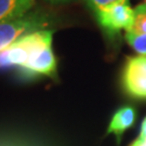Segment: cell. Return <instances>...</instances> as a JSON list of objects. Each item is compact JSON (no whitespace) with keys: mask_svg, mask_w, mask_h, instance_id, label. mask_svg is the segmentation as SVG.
<instances>
[{"mask_svg":"<svg viewBox=\"0 0 146 146\" xmlns=\"http://www.w3.org/2000/svg\"><path fill=\"white\" fill-rule=\"evenodd\" d=\"M88 5L93 10V12L103 10L108 7L120 3V2H129V0H86Z\"/></svg>","mask_w":146,"mask_h":146,"instance_id":"obj_9","label":"cell"},{"mask_svg":"<svg viewBox=\"0 0 146 146\" xmlns=\"http://www.w3.org/2000/svg\"><path fill=\"white\" fill-rule=\"evenodd\" d=\"M50 2H66V1H70V0H47Z\"/></svg>","mask_w":146,"mask_h":146,"instance_id":"obj_12","label":"cell"},{"mask_svg":"<svg viewBox=\"0 0 146 146\" xmlns=\"http://www.w3.org/2000/svg\"><path fill=\"white\" fill-rule=\"evenodd\" d=\"M53 31L41 29L25 36L0 52V67H19L29 76L53 77L58 63L52 49Z\"/></svg>","mask_w":146,"mask_h":146,"instance_id":"obj_1","label":"cell"},{"mask_svg":"<svg viewBox=\"0 0 146 146\" xmlns=\"http://www.w3.org/2000/svg\"><path fill=\"white\" fill-rule=\"evenodd\" d=\"M136 119V111L132 106L120 107L114 113L110 121L106 134H114L119 144L125 131L134 125Z\"/></svg>","mask_w":146,"mask_h":146,"instance_id":"obj_5","label":"cell"},{"mask_svg":"<svg viewBox=\"0 0 146 146\" xmlns=\"http://www.w3.org/2000/svg\"><path fill=\"white\" fill-rule=\"evenodd\" d=\"M50 25V16L42 11H31L22 17L0 23V52L34 31L46 29Z\"/></svg>","mask_w":146,"mask_h":146,"instance_id":"obj_2","label":"cell"},{"mask_svg":"<svg viewBox=\"0 0 146 146\" xmlns=\"http://www.w3.org/2000/svg\"><path fill=\"white\" fill-rule=\"evenodd\" d=\"M127 31L134 35H146V2L134 9V21Z\"/></svg>","mask_w":146,"mask_h":146,"instance_id":"obj_7","label":"cell"},{"mask_svg":"<svg viewBox=\"0 0 146 146\" xmlns=\"http://www.w3.org/2000/svg\"><path fill=\"white\" fill-rule=\"evenodd\" d=\"M99 25L106 34L116 35L122 29L128 31L134 21V9L129 2H120L106 9L94 12Z\"/></svg>","mask_w":146,"mask_h":146,"instance_id":"obj_4","label":"cell"},{"mask_svg":"<svg viewBox=\"0 0 146 146\" xmlns=\"http://www.w3.org/2000/svg\"><path fill=\"white\" fill-rule=\"evenodd\" d=\"M125 40L139 55H146V35H134L125 31Z\"/></svg>","mask_w":146,"mask_h":146,"instance_id":"obj_8","label":"cell"},{"mask_svg":"<svg viewBox=\"0 0 146 146\" xmlns=\"http://www.w3.org/2000/svg\"><path fill=\"white\" fill-rule=\"evenodd\" d=\"M34 5L35 0H0V23L24 16Z\"/></svg>","mask_w":146,"mask_h":146,"instance_id":"obj_6","label":"cell"},{"mask_svg":"<svg viewBox=\"0 0 146 146\" xmlns=\"http://www.w3.org/2000/svg\"><path fill=\"white\" fill-rule=\"evenodd\" d=\"M130 146H146V137H137Z\"/></svg>","mask_w":146,"mask_h":146,"instance_id":"obj_10","label":"cell"},{"mask_svg":"<svg viewBox=\"0 0 146 146\" xmlns=\"http://www.w3.org/2000/svg\"><path fill=\"white\" fill-rule=\"evenodd\" d=\"M140 137H146V117L145 119L143 120L141 125V132H140Z\"/></svg>","mask_w":146,"mask_h":146,"instance_id":"obj_11","label":"cell"},{"mask_svg":"<svg viewBox=\"0 0 146 146\" xmlns=\"http://www.w3.org/2000/svg\"><path fill=\"white\" fill-rule=\"evenodd\" d=\"M121 84L129 96L146 100V55L127 58L121 74Z\"/></svg>","mask_w":146,"mask_h":146,"instance_id":"obj_3","label":"cell"}]
</instances>
